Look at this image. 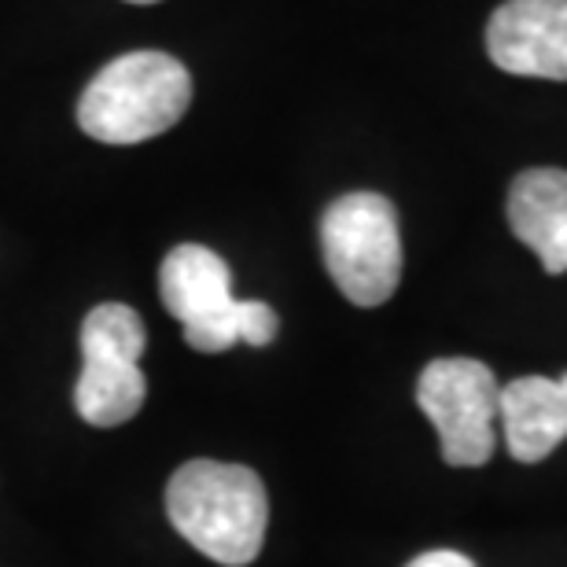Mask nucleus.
Wrapping results in <instances>:
<instances>
[{
  "label": "nucleus",
  "instance_id": "f257e3e1",
  "mask_svg": "<svg viewBox=\"0 0 567 567\" xmlns=\"http://www.w3.org/2000/svg\"><path fill=\"white\" fill-rule=\"evenodd\" d=\"M166 516L188 546L225 567H247L262 553L269 497L244 464L188 461L166 486Z\"/></svg>",
  "mask_w": 567,
  "mask_h": 567
},
{
  "label": "nucleus",
  "instance_id": "f03ea898",
  "mask_svg": "<svg viewBox=\"0 0 567 567\" xmlns=\"http://www.w3.org/2000/svg\"><path fill=\"white\" fill-rule=\"evenodd\" d=\"M192 104L188 66L166 52L111 60L78 100V126L100 144H141L174 130Z\"/></svg>",
  "mask_w": 567,
  "mask_h": 567
},
{
  "label": "nucleus",
  "instance_id": "7ed1b4c3",
  "mask_svg": "<svg viewBox=\"0 0 567 567\" xmlns=\"http://www.w3.org/2000/svg\"><path fill=\"white\" fill-rule=\"evenodd\" d=\"M163 306L185 324L192 350L221 354L236 343L269 347L277 339V310L255 299H236L229 262L203 244H181L158 269Z\"/></svg>",
  "mask_w": 567,
  "mask_h": 567
},
{
  "label": "nucleus",
  "instance_id": "20e7f679",
  "mask_svg": "<svg viewBox=\"0 0 567 567\" xmlns=\"http://www.w3.org/2000/svg\"><path fill=\"white\" fill-rule=\"evenodd\" d=\"M328 277L354 306H383L402 280V233L394 203L380 192L339 196L321 218Z\"/></svg>",
  "mask_w": 567,
  "mask_h": 567
},
{
  "label": "nucleus",
  "instance_id": "39448f33",
  "mask_svg": "<svg viewBox=\"0 0 567 567\" xmlns=\"http://www.w3.org/2000/svg\"><path fill=\"white\" fill-rule=\"evenodd\" d=\"M147 332L141 313L126 302H100L82 321V377L74 388V405L85 424L118 427L141 413L147 399V380L141 354Z\"/></svg>",
  "mask_w": 567,
  "mask_h": 567
},
{
  "label": "nucleus",
  "instance_id": "423d86ee",
  "mask_svg": "<svg viewBox=\"0 0 567 567\" xmlns=\"http://www.w3.org/2000/svg\"><path fill=\"white\" fill-rule=\"evenodd\" d=\"M502 383L475 358H439L416 380V405L439 431L450 468H480L497 446Z\"/></svg>",
  "mask_w": 567,
  "mask_h": 567
},
{
  "label": "nucleus",
  "instance_id": "0eeeda50",
  "mask_svg": "<svg viewBox=\"0 0 567 567\" xmlns=\"http://www.w3.org/2000/svg\"><path fill=\"white\" fill-rule=\"evenodd\" d=\"M486 52L505 74L567 82V0H505L486 27Z\"/></svg>",
  "mask_w": 567,
  "mask_h": 567
},
{
  "label": "nucleus",
  "instance_id": "6e6552de",
  "mask_svg": "<svg viewBox=\"0 0 567 567\" xmlns=\"http://www.w3.org/2000/svg\"><path fill=\"white\" fill-rule=\"evenodd\" d=\"M505 214L516 240L542 258L546 274H567V169H524L508 188Z\"/></svg>",
  "mask_w": 567,
  "mask_h": 567
},
{
  "label": "nucleus",
  "instance_id": "1a4fd4ad",
  "mask_svg": "<svg viewBox=\"0 0 567 567\" xmlns=\"http://www.w3.org/2000/svg\"><path fill=\"white\" fill-rule=\"evenodd\" d=\"M497 421L505 424V446L516 461H546L567 439V372L560 380L524 377L505 383Z\"/></svg>",
  "mask_w": 567,
  "mask_h": 567
},
{
  "label": "nucleus",
  "instance_id": "9d476101",
  "mask_svg": "<svg viewBox=\"0 0 567 567\" xmlns=\"http://www.w3.org/2000/svg\"><path fill=\"white\" fill-rule=\"evenodd\" d=\"M405 567H475V560L464 557L457 549H431V553H421V557L410 560Z\"/></svg>",
  "mask_w": 567,
  "mask_h": 567
},
{
  "label": "nucleus",
  "instance_id": "9b49d317",
  "mask_svg": "<svg viewBox=\"0 0 567 567\" xmlns=\"http://www.w3.org/2000/svg\"><path fill=\"white\" fill-rule=\"evenodd\" d=\"M126 4H158V0H126Z\"/></svg>",
  "mask_w": 567,
  "mask_h": 567
}]
</instances>
